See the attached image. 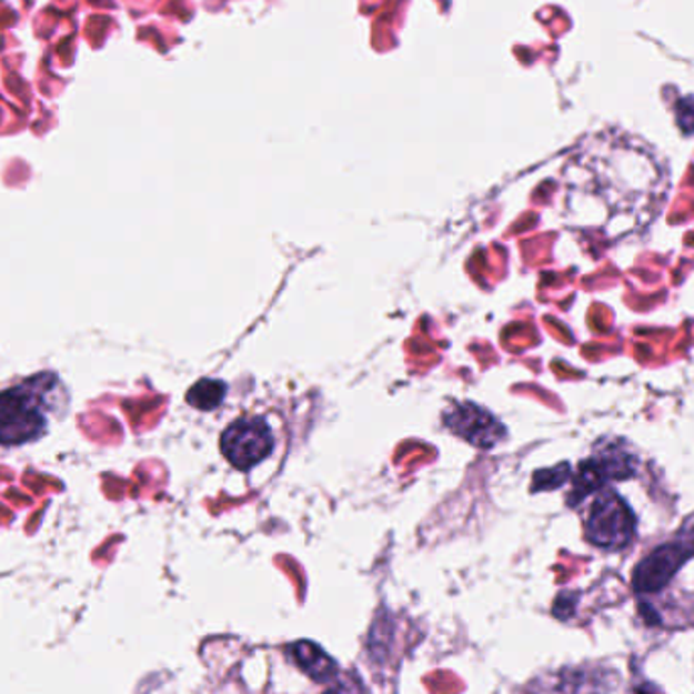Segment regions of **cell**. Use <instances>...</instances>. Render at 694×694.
<instances>
[{"mask_svg": "<svg viewBox=\"0 0 694 694\" xmlns=\"http://www.w3.org/2000/svg\"><path fill=\"white\" fill-rule=\"evenodd\" d=\"M597 494L585 520V539L605 551H620L634 539L636 519L632 507L610 487Z\"/></svg>", "mask_w": 694, "mask_h": 694, "instance_id": "1", "label": "cell"}, {"mask_svg": "<svg viewBox=\"0 0 694 694\" xmlns=\"http://www.w3.org/2000/svg\"><path fill=\"white\" fill-rule=\"evenodd\" d=\"M694 556V516L672 541L660 544L640 561L632 577L636 593H658L666 587L681 566Z\"/></svg>", "mask_w": 694, "mask_h": 694, "instance_id": "2", "label": "cell"}, {"mask_svg": "<svg viewBox=\"0 0 694 694\" xmlns=\"http://www.w3.org/2000/svg\"><path fill=\"white\" fill-rule=\"evenodd\" d=\"M48 421L33 390L0 392V445H23L46 435Z\"/></svg>", "mask_w": 694, "mask_h": 694, "instance_id": "3", "label": "cell"}, {"mask_svg": "<svg viewBox=\"0 0 694 694\" xmlns=\"http://www.w3.org/2000/svg\"><path fill=\"white\" fill-rule=\"evenodd\" d=\"M274 433L262 416H242L222 433V453L235 470L248 471L274 451Z\"/></svg>", "mask_w": 694, "mask_h": 694, "instance_id": "4", "label": "cell"}, {"mask_svg": "<svg viewBox=\"0 0 694 694\" xmlns=\"http://www.w3.org/2000/svg\"><path fill=\"white\" fill-rule=\"evenodd\" d=\"M636 473V461L620 449H605L581 463L569 495V506H577L587 495L601 492L612 480H627Z\"/></svg>", "mask_w": 694, "mask_h": 694, "instance_id": "5", "label": "cell"}, {"mask_svg": "<svg viewBox=\"0 0 694 694\" xmlns=\"http://www.w3.org/2000/svg\"><path fill=\"white\" fill-rule=\"evenodd\" d=\"M443 423L453 435L473 447L492 449L506 439V426L475 402H461L443 414Z\"/></svg>", "mask_w": 694, "mask_h": 694, "instance_id": "6", "label": "cell"}, {"mask_svg": "<svg viewBox=\"0 0 694 694\" xmlns=\"http://www.w3.org/2000/svg\"><path fill=\"white\" fill-rule=\"evenodd\" d=\"M289 658L293 660L299 671L305 672L306 676L315 683H330L340 674L335 658H331L323 647L311 640L293 642L289 646Z\"/></svg>", "mask_w": 694, "mask_h": 694, "instance_id": "7", "label": "cell"}, {"mask_svg": "<svg viewBox=\"0 0 694 694\" xmlns=\"http://www.w3.org/2000/svg\"><path fill=\"white\" fill-rule=\"evenodd\" d=\"M612 686V676L601 671H565L554 686L553 694H605Z\"/></svg>", "mask_w": 694, "mask_h": 694, "instance_id": "8", "label": "cell"}, {"mask_svg": "<svg viewBox=\"0 0 694 694\" xmlns=\"http://www.w3.org/2000/svg\"><path fill=\"white\" fill-rule=\"evenodd\" d=\"M228 394V384L222 380L203 378L198 384H193L188 392V404L198 411H213L224 402Z\"/></svg>", "mask_w": 694, "mask_h": 694, "instance_id": "9", "label": "cell"}, {"mask_svg": "<svg viewBox=\"0 0 694 694\" xmlns=\"http://www.w3.org/2000/svg\"><path fill=\"white\" fill-rule=\"evenodd\" d=\"M323 694H364V684L355 672H343L342 676L338 674L335 684Z\"/></svg>", "mask_w": 694, "mask_h": 694, "instance_id": "10", "label": "cell"}, {"mask_svg": "<svg viewBox=\"0 0 694 694\" xmlns=\"http://www.w3.org/2000/svg\"><path fill=\"white\" fill-rule=\"evenodd\" d=\"M575 605H577L575 595H571V593H561V595L556 597V601H554V617H559V620H569V617H573V615H575Z\"/></svg>", "mask_w": 694, "mask_h": 694, "instance_id": "11", "label": "cell"}]
</instances>
